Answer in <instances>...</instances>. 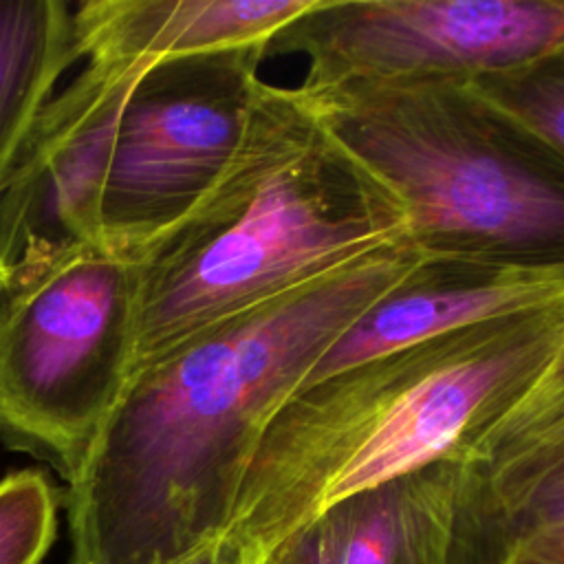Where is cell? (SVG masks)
I'll return each instance as SVG.
<instances>
[{
  "mask_svg": "<svg viewBox=\"0 0 564 564\" xmlns=\"http://www.w3.org/2000/svg\"><path fill=\"white\" fill-rule=\"evenodd\" d=\"M134 260L84 249L0 295V438L70 482L134 361Z\"/></svg>",
  "mask_w": 564,
  "mask_h": 564,
  "instance_id": "obj_5",
  "label": "cell"
},
{
  "mask_svg": "<svg viewBox=\"0 0 564 564\" xmlns=\"http://www.w3.org/2000/svg\"><path fill=\"white\" fill-rule=\"evenodd\" d=\"M57 489L40 469L0 480V564H40L57 531Z\"/></svg>",
  "mask_w": 564,
  "mask_h": 564,
  "instance_id": "obj_15",
  "label": "cell"
},
{
  "mask_svg": "<svg viewBox=\"0 0 564 564\" xmlns=\"http://www.w3.org/2000/svg\"><path fill=\"white\" fill-rule=\"evenodd\" d=\"M564 46V0H315L267 55H304L302 90L471 79Z\"/></svg>",
  "mask_w": 564,
  "mask_h": 564,
  "instance_id": "obj_7",
  "label": "cell"
},
{
  "mask_svg": "<svg viewBox=\"0 0 564 564\" xmlns=\"http://www.w3.org/2000/svg\"><path fill=\"white\" fill-rule=\"evenodd\" d=\"M225 549H223V560L220 564H264V560L242 551V549H236V546H229L225 540H223Z\"/></svg>",
  "mask_w": 564,
  "mask_h": 564,
  "instance_id": "obj_20",
  "label": "cell"
},
{
  "mask_svg": "<svg viewBox=\"0 0 564 564\" xmlns=\"http://www.w3.org/2000/svg\"><path fill=\"white\" fill-rule=\"evenodd\" d=\"M264 57V46H249L139 70L101 196L106 249L137 260L212 189L240 141Z\"/></svg>",
  "mask_w": 564,
  "mask_h": 564,
  "instance_id": "obj_6",
  "label": "cell"
},
{
  "mask_svg": "<svg viewBox=\"0 0 564 564\" xmlns=\"http://www.w3.org/2000/svg\"><path fill=\"white\" fill-rule=\"evenodd\" d=\"M223 538H212L203 544H198L196 549H192L189 553H185L183 557H178L172 564H220L223 560Z\"/></svg>",
  "mask_w": 564,
  "mask_h": 564,
  "instance_id": "obj_19",
  "label": "cell"
},
{
  "mask_svg": "<svg viewBox=\"0 0 564 564\" xmlns=\"http://www.w3.org/2000/svg\"><path fill=\"white\" fill-rule=\"evenodd\" d=\"M564 397V350L562 355L551 364V368L516 401L511 403L498 419H513L522 414H531L535 410H542L551 405L553 401ZM494 419V421H498Z\"/></svg>",
  "mask_w": 564,
  "mask_h": 564,
  "instance_id": "obj_17",
  "label": "cell"
},
{
  "mask_svg": "<svg viewBox=\"0 0 564 564\" xmlns=\"http://www.w3.org/2000/svg\"><path fill=\"white\" fill-rule=\"evenodd\" d=\"M419 262L412 247L368 258L137 368L68 482L73 564H172L220 538L264 412Z\"/></svg>",
  "mask_w": 564,
  "mask_h": 564,
  "instance_id": "obj_1",
  "label": "cell"
},
{
  "mask_svg": "<svg viewBox=\"0 0 564 564\" xmlns=\"http://www.w3.org/2000/svg\"><path fill=\"white\" fill-rule=\"evenodd\" d=\"M82 57L64 0H0V189L57 79Z\"/></svg>",
  "mask_w": 564,
  "mask_h": 564,
  "instance_id": "obj_13",
  "label": "cell"
},
{
  "mask_svg": "<svg viewBox=\"0 0 564 564\" xmlns=\"http://www.w3.org/2000/svg\"><path fill=\"white\" fill-rule=\"evenodd\" d=\"M456 555L564 564V423L476 436L463 452Z\"/></svg>",
  "mask_w": 564,
  "mask_h": 564,
  "instance_id": "obj_10",
  "label": "cell"
},
{
  "mask_svg": "<svg viewBox=\"0 0 564 564\" xmlns=\"http://www.w3.org/2000/svg\"><path fill=\"white\" fill-rule=\"evenodd\" d=\"M315 0H86L73 11L82 57L150 64L269 46Z\"/></svg>",
  "mask_w": 564,
  "mask_h": 564,
  "instance_id": "obj_11",
  "label": "cell"
},
{
  "mask_svg": "<svg viewBox=\"0 0 564 564\" xmlns=\"http://www.w3.org/2000/svg\"><path fill=\"white\" fill-rule=\"evenodd\" d=\"M460 496L452 456L339 505L337 564H456Z\"/></svg>",
  "mask_w": 564,
  "mask_h": 564,
  "instance_id": "obj_12",
  "label": "cell"
},
{
  "mask_svg": "<svg viewBox=\"0 0 564 564\" xmlns=\"http://www.w3.org/2000/svg\"><path fill=\"white\" fill-rule=\"evenodd\" d=\"M405 247L397 196L328 137L295 88L260 77L218 181L134 260L132 372L218 322Z\"/></svg>",
  "mask_w": 564,
  "mask_h": 564,
  "instance_id": "obj_3",
  "label": "cell"
},
{
  "mask_svg": "<svg viewBox=\"0 0 564 564\" xmlns=\"http://www.w3.org/2000/svg\"><path fill=\"white\" fill-rule=\"evenodd\" d=\"M564 350V302L366 359L251 432L220 538L260 560L339 505L458 456Z\"/></svg>",
  "mask_w": 564,
  "mask_h": 564,
  "instance_id": "obj_2",
  "label": "cell"
},
{
  "mask_svg": "<svg viewBox=\"0 0 564 564\" xmlns=\"http://www.w3.org/2000/svg\"><path fill=\"white\" fill-rule=\"evenodd\" d=\"M542 423H564V397L553 401L551 405L535 410L524 416H513V419H498L489 425H485L476 436L489 434V432H505V430H516V427H527V425H542ZM474 436V438H476ZM471 438V441H474Z\"/></svg>",
  "mask_w": 564,
  "mask_h": 564,
  "instance_id": "obj_18",
  "label": "cell"
},
{
  "mask_svg": "<svg viewBox=\"0 0 564 564\" xmlns=\"http://www.w3.org/2000/svg\"><path fill=\"white\" fill-rule=\"evenodd\" d=\"M465 82L564 165V46Z\"/></svg>",
  "mask_w": 564,
  "mask_h": 564,
  "instance_id": "obj_14",
  "label": "cell"
},
{
  "mask_svg": "<svg viewBox=\"0 0 564 564\" xmlns=\"http://www.w3.org/2000/svg\"><path fill=\"white\" fill-rule=\"evenodd\" d=\"M264 564H337V529L330 513L306 527L280 549H275Z\"/></svg>",
  "mask_w": 564,
  "mask_h": 564,
  "instance_id": "obj_16",
  "label": "cell"
},
{
  "mask_svg": "<svg viewBox=\"0 0 564 564\" xmlns=\"http://www.w3.org/2000/svg\"><path fill=\"white\" fill-rule=\"evenodd\" d=\"M295 90L328 137L397 196L423 260L564 264V165L465 79Z\"/></svg>",
  "mask_w": 564,
  "mask_h": 564,
  "instance_id": "obj_4",
  "label": "cell"
},
{
  "mask_svg": "<svg viewBox=\"0 0 564 564\" xmlns=\"http://www.w3.org/2000/svg\"><path fill=\"white\" fill-rule=\"evenodd\" d=\"M143 66L88 59L37 115L0 189V295L104 247L101 196L117 119Z\"/></svg>",
  "mask_w": 564,
  "mask_h": 564,
  "instance_id": "obj_8",
  "label": "cell"
},
{
  "mask_svg": "<svg viewBox=\"0 0 564 564\" xmlns=\"http://www.w3.org/2000/svg\"><path fill=\"white\" fill-rule=\"evenodd\" d=\"M560 302H564V264L421 260L397 289L313 361L297 388L443 333Z\"/></svg>",
  "mask_w": 564,
  "mask_h": 564,
  "instance_id": "obj_9",
  "label": "cell"
}]
</instances>
